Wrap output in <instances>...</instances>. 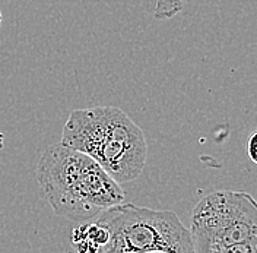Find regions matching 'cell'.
I'll list each match as a JSON object with an SVG mask.
<instances>
[{
	"mask_svg": "<svg viewBox=\"0 0 257 253\" xmlns=\"http://www.w3.org/2000/svg\"><path fill=\"white\" fill-rule=\"evenodd\" d=\"M60 143L95 159L120 185L136 180L148 157L142 129L115 106L72 111Z\"/></svg>",
	"mask_w": 257,
	"mask_h": 253,
	"instance_id": "cell-2",
	"label": "cell"
},
{
	"mask_svg": "<svg viewBox=\"0 0 257 253\" xmlns=\"http://www.w3.org/2000/svg\"><path fill=\"white\" fill-rule=\"evenodd\" d=\"M35 177L53 212L72 221H92L126 198L95 159L63 143H53L41 154Z\"/></svg>",
	"mask_w": 257,
	"mask_h": 253,
	"instance_id": "cell-1",
	"label": "cell"
},
{
	"mask_svg": "<svg viewBox=\"0 0 257 253\" xmlns=\"http://www.w3.org/2000/svg\"><path fill=\"white\" fill-rule=\"evenodd\" d=\"M108 231L102 253H192L189 228L171 211L117 204L98 217Z\"/></svg>",
	"mask_w": 257,
	"mask_h": 253,
	"instance_id": "cell-4",
	"label": "cell"
},
{
	"mask_svg": "<svg viewBox=\"0 0 257 253\" xmlns=\"http://www.w3.org/2000/svg\"><path fill=\"white\" fill-rule=\"evenodd\" d=\"M72 241L79 252H101L108 241V231L99 222L85 221L75 228Z\"/></svg>",
	"mask_w": 257,
	"mask_h": 253,
	"instance_id": "cell-5",
	"label": "cell"
},
{
	"mask_svg": "<svg viewBox=\"0 0 257 253\" xmlns=\"http://www.w3.org/2000/svg\"><path fill=\"white\" fill-rule=\"evenodd\" d=\"M0 25H2V12H0Z\"/></svg>",
	"mask_w": 257,
	"mask_h": 253,
	"instance_id": "cell-7",
	"label": "cell"
},
{
	"mask_svg": "<svg viewBox=\"0 0 257 253\" xmlns=\"http://www.w3.org/2000/svg\"><path fill=\"white\" fill-rule=\"evenodd\" d=\"M189 231L194 252L256 253V201L245 192H212L194 206Z\"/></svg>",
	"mask_w": 257,
	"mask_h": 253,
	"instance_id": "cell-3",
	"label": "cell"
},
{
	"mask_svg": "<svg viewBox=\"0 0 257 253\" xmlns=\"http://www.w3.org/2000/svg\"><path fill=\"white\" fill-rule=\"evenodd\" d=\"M256 141H257V133L256 132H253L251 135H250V138H248V141H247V152H248V157L250 159L256 164L257 162V145H256Z\"/></svg>",
	"mask_w": 257,
	"mask_h": 253,
	"instance_id": "cell-6",
	"label": "cell"
}]
</instances>
